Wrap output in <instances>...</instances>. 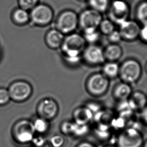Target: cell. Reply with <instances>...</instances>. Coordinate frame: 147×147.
I'll return each mask as SVG.
<instances>
[{
    "label": "cell",
    "mask_w": 147,
    "mask_h": 147,
    "mask_svg": "<svg viewBox=\"0 0 147 147\" xmlns=\"http://www.w3.org/2000/svg\"><path fill=\"white\" fill-rule=\"evenodd\" d=\"M143 142L142 134L134 127L123 129L117 138L118 147H141Z\"/></svg>",
    "instance_id": "4"
},
{
    "label": "cell",
    "mask_w": 147,
    "mask_h": 147,
    "mask_svg": "<svg viewBox=\"0 0 147 147\" xmlns=\"http://www.w3.org/2000/svg\"><path fill=\"white\" fill-rule=\"evenodd\" d=\"M138 22L142 25H147V1H143L139 5L136 11Z\"/></svg>",
    "instance_id": "20"
},
{
    "label": "cell",
    "mask_w": 147,
    "mask_h": 147,
    "mask_svg": "<svg viewBox=\"0 0 147 147\" xmlns=\"http://www.w3.org/2000/svg\"><path fill=\"white\" fill-rule=\"evenodd\" d=\"M59 107L57 103L53 99L45 98L39 103L37 113L39 117L50 121L53 119L57 115Z\"/></svg>",
    "instance_id": "11"
},
{
    "label": "cell",
    "mask_w": 147,
    "mask_h": 147,
    "mask_svg": "<svg viewBox=\"0 0 147 147\" xmlns=\"http://www.w3.org/2000/svg\"><path fill=\"white\" fill-rule=\"evenodd\" d=\"M128 102L132 111H141L147 105V96L143 92L136 91L132 93Z\"/></svg>",
    "instance_id": "15"
},
{
    "label": "cell",
    "mask_w": 147,
    "mask_h": 147,
    "mask_svg": "<svg viewBox=\"0 0 147 147\" xmlns=\"http://www.w3.org/2000/svg\"><path fill=\"white\" fill-rule=\"evenodd\" d=\"M102 20L100 13L91 9L82 13L78 18V25L84 32L97 30Z\"/></svg>",
    "instance_id": "7"
},
{
    "label": "cell",
    "mask_w": 147,
    "mask_h": 147,
    "mask_svg": "<svg viewBox=\"0 0 147 147\" xmlns=\"http://www.w3.org/2000/svg\"><path fill=\"white\" fill-rule=\"evenodd\" d=\"M95 134L100 139H107L111 135V126L109 125L98 123L95 129Z\"/></svg>",
    "instance_id": "23"
},
{
    "label": "cell",
    "mask_w": 147,
    "mask_h": 147,
    "mask_svg": "<svg viewBox=\"0 0 147 147\" xmlns=\"http://www.w3.org/2000/svg\"><path fill=\"white\" fill-rule=\"evenodd\" d=\"M108 39L112 44H117L122 40L121 35L119 31L115 30L107 36Z\"/></svg>",
    "instance_id": "32"
},
{
    "label": "cell",
    "mask_w": 147,
    "mask_h": 147,
    "mask_svg": "<svg viewBox=\"0 0 147 147\" xmlns=\"http://www.w3.org/2000/svg\"><path fill=\"white\" fill-rule=\"evenodd\" d=\"M78 25V17L72 11L62 13L58 18L56 27V29L63 34H69L74 33Z\"/></svg>",
    "instance_id": "6"
},
{
    "label": "cell",
    "mask_w": 147,
    "mask_h": 147,
    "mask_svg": "<svg viewBox=\"0 0 147 147\" xmlns=\"http://www.w3.org/2000/svg\"><path fill=\"white\" fill-rule=\"evenodd\" d=\"M141 115L143 121L147 125V105L141 111Z\"/></svg>",
    "instance_id": "35"
},
{
    "label": "cell",
    "mask_w": 147,
    "mask_h": 147,
    "mask_svg": "<svg viewBox=\"0 0 147 147\" xmlns=\"http://www.w3.org/2000/svg\"><path fill=\"white\" fill-rule=\"evenodd\" d=\"M32 123L35 131L38 134H45L49 129V125L48 121L41 117H38Z\"/></svg>",
    "instance_id": "22"
},
{
    "label": "cell",
    "mask_w": 147,
    "mask_h": 147,
    "mask_svg": "<svg viewBox=\"0 0 147 147\" xmlns=\"http://www.w3.org/2000/svg\"><path fill=\"white\" fill-rule=\"evenodd\" d=\"M100 31L104 35L108 36L115 30V25L111 20H102L99 26Z\"/></svg>",
    "instance_id": "25"
},
{
    "label": "cell",
    "mask_w": 147,
    "mask_h": 147,
    "mask_svg": "<svg viewBox=\"0 0 147 147\" xmlns=\"http://www.w3.org/2000/svg\"><path fill=\"white\" fill-rule=\"evenodd\" d=\"M139 38L142 43L147 44V25H142L140 31Z\"/></svg>",
    "instance_id": "34"
},
{
    "label": "cell",
    "mask_w": 147,
    "mask_h": 147,
    "mask_svg": "<svg viewBox=\"0 0 147 147\" xmlns=\"http://www.w3.org/2000/svg\"><path fill=\"white\" fill-rule=\"evenodd\" d=\"M109 84V78L103 74H94L87 81L86 89L92 96H101L107 91Z\"/></svg>",
    "instance_id": "5"
},
{
    "label": "cell",
    "mask_w": 147,
    "mask_h": 147,
    "mask_svg": "<svg viewBox=\"0 0 147 147\" xmlns=\"http://www.w3.org/2000/svg\"><path fill=\"white\" fill-rule=\"evenodd\" d=\"M49 143L51 147H62L65 143V139L63 136L56 135L50 138Z\"/></svg>",
    "instance_id": "28"
},
{
    "label": "cell",
    "mask_w": 147,
    "mask_h": 147,
    "mask_svg": "<svg viewBox=\"0 0 147 147\" xmlns=\"http://www.w3.org/2000/svg\"><path fill=\"white\" fill-rule=\"evenodd\" d=\"M38 2V0H19V4L21 8L27 11L37 6Z\"/></svg>",
    "instance_id": "29"
},
{
    "label": "cell",
    "mask_w": 147,
    "mask_h": 147,
    "mask_svg": "<svg viewBox=\"0 0 147 147\" xmlns=\"http://www.w3.org/2000/svg\"><path fill=\"white\" fill-rule=\"evenodd\" d=\"M86 43L84 37L80 34H68L60 47L64 57H80L86 48Z\"/></svg>",
    "instance_id": "1"
},
{
    "label": "cell",
    "mask_w": 147,
    "mask_h": 147,
    "mask_svg": "<svg viewBox=\"0 0 147 147\" xmlns=\"http://www.w3.org/2000/svg\"><path fill=\"white\" fill-rule=\"evenodd\" d=\"M35 133L33 123L23 119L15 124L12 129V135L16 143L20 145H26L31 143Z\"/></svg>",
    "instance_id": "3"
},
{
    "label": "cell",
    "mask_w": 147,
    "mask_h": 147,
    "mask_svg": "<svg viewBox=\"0 0 147 147\" xmlns=\"http://www.w3.org/2000/svg\"><path fill=\"white\" fill-rule=\"evenodd\" d=\"M64 39L63 33L56 29H52L46 33L45 42L49 48L55 49L61 47Z\"/></svg>",
    "instance_id": "14"
},
{
    "label": "cell",
    "mask_w": 147,
    "mask_h": 147,
    "mask_svg": "<svg viewBox=\"0 0 147 147\" xmlns=\"http://www.w3.org/2000/svg\"><path fill=\"white\" fill-rule=\"evenodd\" d=\"M117 147V146H115L114 145H107V146H105V147Z\"/></svg>",
    "instance_id": "37"
},
{
    "label": "cell",
    "mask_w": 147,
    "mask_h": 147,
    "mask_svg": "<svg viewBox=\"0 0 147 147\" xmlns=\"http://www.w3.org/2000/svg\"><path fill=\"white\" fill-rule=\"evenodd\" d=\"M53 12L51 8L45 5H38L33 8L30 14V19L38 26H46L51 22Z\"/></svg>",
    "instance_id": "8"
},
{
    "label": "cell",
    "mask_w": 147,
    "mask_h": 147,
    "mask_svg": "<svg viewBox=\"0 0 147 147\" xmlns=\"http://www.w3.org/2000/svg\"><path fill=\"white\" fill-rule=\"evenodd\" d=\"M103 51L105 60L109 62L117 61L121 58L123 54L122 48L117 44H111Z\"/></svg>",
    "instance_id": "18"
},
{
    "label": "cell",
    "mask_w": 147,
    "mask_h": 147,
    "mask_svg": "<svg viewBox=\"0 0 147 147\" xmlns=\"http://www.w3.org/2000/svg\"><path fill=\"white\" fill-rule=\"evenodd\" d=\"M129 14V6L125 1L117 0L111 5L109 11V18L113 23L119 25L128 20Z\"/></svg>",
    "instance_id": "9"
},
{
    "label": "cell",
    "mask_w": 147,
    "mask_h": 147,
    "mask_svg": "<svg viewBox=\"0 0 147 147\" xmlns=\"http://www.w3.org/2000/svg\"><path fill=\"white\" fill-rule=\"evenodd\" d=\"M84 39L86 42L94 44L97 42L99 38V33L97 30H89L84 32Z\"/></svg>",
    "instance_id": "26"
},
{
    "label": "cell",
    "mask_w": 147,
    "mask_h": 147,
    "mask_svg": "<svg viewBox=\"0 0 147 147\" xmlns=\"http://www.w3.org/2000/svg\"><path fill=\"white\" fill-rule=\"evenodd\" d=\"M119 66L116 62H108L105 64L102 68V74L108 78H113L119 76Z\"/></svg>",
    "instance_id": "19"
},
{
    "label": "cell",
    "mask_w": 147,
    "mask_h": 147,
    "mask_svg": "<svg viewBox=\"0 0 147 147\" xmlns=\"http://www.w3.org/2000/svg\"><path fill=\"white\" fill-rule=\"evenodd\" d=\"M13 18L15 22L18 24H25L30 19V14L27 11L20 8L14 11Z\"/></svg>",
    "instance_id": "21"
},
{
    "label": "cell",
    "mask_w": 147,
    "mask_h": 147,
    "mask_svg": "<svg viewBox=\"0 0 147 147\" xmlns=\"http://www.w3.org/2000/svg\"><path fill=\"white\" fill-rule=\"evenodd\" d=\"M89 4L92 9L100 13L107 9L109 1L108 0H89Z\"/></svg>",
    "instance_id": "24"
},
{
    "label": "cell",
    "mask_w": 147,
    "mask_h": 147,
    "mask_svg": "<svg viewBox=\"0 0 147 147\" xmlns=\"http://www.w3.org/2000/svg\"><path fill=\"white\" fill-rule=\"evenodd\" d=\"M145 70L146 72V74H147V62H146V63L145 64Z\"/></svg>",
    "instance_id": "38"
},
{
    "label": "cell",
    "mask_w": 147,
    "mask_h": 147,
    "mask_svg": "<svg viewBox=\"0 0 147 147\" xmlns=\"http://www.w3.org/2000/svg\"><path fill=\"white\" fill-rule=\"evenodd\" d=\"M10 98L17 101H23L28 99L32 92L30 84L24 81L15 82L10 86L9 89Z\"/></svg>",
    "instance_id": "10"
},
{
    "label": "cell",
    "mask_w": 147,
    "mask_h": 147,
    "mask_svg": "<svg viewBox=\"0 0 147 147\" xmlns=\"http://www.w3.org/2000/svg\"><path fill=\"white\" fill-rule=\"evenodd\" d=\"M46 143L45 138L41 134L35 135L32 139L31 143L35 147H43Z\"/></svg>",
    "instance_id": "31"
},
{
    "label": "cell",
    "mask_w": 147,
    "mask_h": 147,
    "mask_svg": "<svg viewBox=\"0 0 147 147\" xmlns=\"http://www.w3.org/2000/svg\"><path fill=\"white\" fill-rule=\"evenodd\" d=\"M121 38L127 41H133L139 38L141 27L138 22L134 20H126L119 25Z\"/></svg>",
    "instance_id": "12"
},
{
    "label": "cell",
    "mask_w": 147,
    "mask_h": 147,
    "mask_svg": "<svg viewBox=\"0 0 147 147\" xmlns=\"http://www.w3.org/2000/svg\"><path fill=\"white\" fill-rule=\"evenodd\" d=\"M10 98L9 92L5 89H0V105L7 103Z\"/></svg>",
    "instance_id": "33"
},
{
    "label": "cell",
    "mask_w": 147,
    "mask_h": 147,
    "mask_svg": "<svg viewBox=\"0 0 147 147\" xmlns=\"http://www.w3.org/2000/svg\"><path fill=\"white\" fill-rule=\"evenodd\" d=\"M83 58L86 63L92 65L103 64L105 58L104 51L99 46L91 44L85 48L83 52Z\"/></svg>",
    "instance_id": "13"
},
{
    "label": "cell",
    "mask_w": 147,
    "mask_h": 147,
    "mask_svg": "<svg viewBox=\"0 0 147 147\" xmlns=\"http://www.w3.org/2000/svg\"><path fill=\"white\" fill-rule=\"evenodd\" d=\"M133 93L131 86L125 82H121L115 86L113 90V95L119 101L129 99Z\"/></svg>",
    "instance_id": "17"
},
{
    "label": "cell",
    "mask_w": 147,
    "mask_h": 147,
    "mask_svg": "<svg viewBox=\"0 0 147 147\" xmlns=\"http://www.w3.org/2000/svg\"><path fill=\"white\" fill-rule=\"evenodd\" d=\"M76 123L80 125H88L94 118V113L88 107H80L76 109L73 114Z\"/></svg>",
    "instance_id": "16"
},
{
    "label": "cell",
    "mask_w": 147,
    "mask_h": 147,
    "mask_svg": "<svg viewBox=\"0 0 147 147\" xmlns=\"http://www.w3.org/2000/svg\"><path fill=\"white\" fill-rule=\"evenodd\" d=\"M74 125V122H70V121L64 122L61 126V131L63 134L66 135H72Z\"/></svg>",
    "instance_id": "30"
},
{
    "label": "cell",
    "mask_w": 147,
    "mask_h": 147,
    "mask_svg": "<svg viewBox=\"0 0 147 147\" xmlns=\"http://www.w3.org/2000/svg\"><path fill=\"white\" fill-rule=\"evenodd\" d=\"M143 147H147V141H146L145 143L143 144Z\"/></svg>",
    "instance_id": "39"
},
{
    "label": "cell",
    "mask_w": 147,
    "mask_h": 147,
    "mask_svg": "<svg viewBox=\"0 0 147 147\" xmlns=\"http://www.w3.org/2000/svg\"><path fill=\"white\" fill-rule=\"evenodd\" d=\"M88 131V125H80L74 122L72 135L80 137L86 135Z\"/></svg>",
    "instance_id": "27"
},
{
    "label": "cell",
    "mask_w": 147,
    "mask_h": 147,
    "mask_svg": "<svg viewBox=\"0 0 147 147\" xmlns=\"http://www.w3.org/2000/svg\"><path fill=\"white\" fill-rule=\"evenodd\" d=\"M142 72V67L140 62L135 59H129L119 66V76L122 82L131 85L139 80Z\"/></svg>",
    "instance_id": "2"
},
{
    "label": "cell",
    "mask_w": 147,
    "mask_h": 147,
    "mask_svg": "<svg viewBox=\"0 0 147 147\" xmlns=\"http://www.w3.org/2000/svg\"><path fill=\"white\" fill-rule=\"evenodd\" d=\"M76 147H96L92 144L88 142H83L79 144Z\"/></svg>",
    "instance_id": "36"
}]
</instances>
